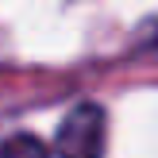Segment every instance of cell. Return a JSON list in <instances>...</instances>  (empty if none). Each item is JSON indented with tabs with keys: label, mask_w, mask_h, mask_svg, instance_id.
Returning a JSON list of instances; mask_svg holds the SVG:
<instances>
[{
	"label": "cell",
	"mask_w": 158,
	"mask_h": 158,
	"mask_svg": "<svg viewBox=\"0 0 158 158\" xmlns=\"http://www.w3.org/2000/svg\"><path fill=\"white\" fill-rule=\"evenodd\" d=\"M104 131H108L104 108L85 100V104L69 108V116L58 123L54 151L62 158H104Z\"/></svg>",
	"instance_id": "cell-1"
},
{
	"label": "cell",
	"mask_w": 158,
	"mask_h": 158,
	"mask_svg": "<svg viewBox=\"0 0 158 158\" xmlns=\"http://www.w3.org/2000/svg\"><path fill=\"white\" fill-rule=\"evenodd\" d=\"M0 158H50V154H46V147L35 135H15L0 147Z\"/></svg>",
	"instance_id": "cell-2"
},
{
	"label": "cell",
	"mask_w": 158,
	"mask_h": 158,
	"mask_svg": "<svg viewBox=\"0 0 158 158\" xmlns=\"http://www.w3.org/2000/svg\"><path fill=\"white\" fill-rule=\"evenodd\" d=\"M0 62H4V54H0Z\"/></svg>",
	"instance_id": "cell-3"
}]
</instances>
